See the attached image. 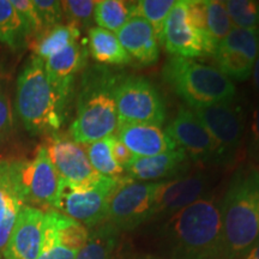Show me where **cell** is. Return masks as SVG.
<instances>
[{"label":"cell","instance_id":"21","mask_svg":"<svg viewBox=\"0 0 259 259\" xmlns=\"http://www.w3.org/2000/svg\"><path fill=\"white\" fill-rule=\"evenodd\" d=\"M44 236L71 250L79 251L88 241L89 231L70 216L52 209L45 211Z\"/></svg>","mask_w":259,"mask_h":259},{"label":"cell","instance_id":"11","mask_svg":"<svg viewBox=\"0 0 259 259\" xmlns=\"http://www.w3.org/2000/svg\"><path fill=\"white\" fill-rule=\"evenodd\" d=\"M259 51V28L242 29L234 27L220 42L212 58L218 69L236 82L250 78Z\"/></svg>","mask_w":259,"mask_h":259},{"label":"cell","instance_id":"3","mask_svg":"<svg viewBox=\"0 0 259 259\" xmlns=\"http://www.w3.org/2000/svg\"><path fill=\"white\" fill-rule=\"evenodd\" d=\"M119 74L103 65H94L82 74L77 97L76 118L70 127L71 139L87 145L114 135L119 127L115 85Z\"/></svg>","mask_w":259,"mask_h":259},{"label":"cell","instance_id":"1","mask_svg":"<svg viewBox=\"0 0 259 259\" xmlns=\"http://www.w3.org/2000/svg\"><path fill=\"white\" fill-rule=\"evenodd\" d=\"M158 239L167 259H222L218 199L202 197L173 213L161 226Z\"/></svg>","mask_w":259,"mask_h":259},{"label":"cell","instance_id":"5","mask_svg":"<svg viewBox=\"0 0 259 259\" xmlns=\"http://www.w3.org/2000/svg\"><path fill=\"white\" fill-rule=\"evenodd\" d=\"M162 77L190 108L226 102L235 97V85L218 67L193 59L170 57L162 69Z\"/></svg>","mask_w":259,"mask_h":259},{"label":"cell","instance_id":"36","mask_svg":"<svg viewBox=\"0 0 259 259\" xmlns=\"http://www.w3.org/2000/svg\"><path fill=\"white\" fill-rule=\"evenodd\" d=\"M78 252L79 251L65 247L52 239L44 236L42 248L37 259H76Z\"/></svg>","mask_w":259,"mask_h":259},{"label":"cell","instance_id":"2","mask_svg":"<svg viewBox=\"0 0 259 259\" xmlns=\"http://www.w3.org/2000/svg\"><path fill=\"white\" fill-rule=\"evenodd\" d=\"M222 259H240L259 244V170L251 164L234 171L220 203Z\"/></svg>","mask_w":259,"mask_h":259},{"label":"cell","instance_id":"13","mask_svg":"<svg viewBox=\"0 0 259 259\" xmlns=\"http://www.w3.org/2000/svg\"><path fill=\"white\" fill-rule=\"evenodd\" d=\"M44 145L54 168L69 185H88L101 177L90 163L84 145L57 134L52 135Z\"/></svg>","mask_w":259,"mask_h":259},{"label":"cell","instance_id":"17","mask_svg":"<svg viewBox=\"0 0 259 259\" xmlns=\"http://www.w3.org/2000/svg\"><path fill=\"white\" fill-rule=\"evenodd\" d=\"M189 156L181 149L150 157H135L125 168L131 180L142 183H158L186 176L189 171Z\"/></svg>","mask_w":259,"mask_h":259},{"label":"cell","instance_id":"45","mask_svg":"<svg viewBox=\"0 0 259 259\" xmlns=\"http://www.w3.org/2000/svg\"><path fill=\"white\" fill-rule=\"evenodd\" d=\"M258 4H259V2H258Z\"/></svg>","mask_w":259,"mask_h":259},{"label":"cell","instance_id":"20","mask_svg":"<svg viewBox=\"0 0 259 259\" xmlns=\"http://www.w3.org/2000/svg\"><path fill=\"white\" fill-rule=\"evenodd\" d=\"M88 54L85 45L79 40L70 44L44 60L48 78L58 88L73 90L74 74L85 67Z\"/></svg>","mask_w":259,"mask_h":259},{"label":"cell","instance_id":"41","mask_svg":"<svg viewBox=\"0 0 259 259\" xmlns=\"http://www.w3.org/2000/svg\"><path fill=\"white\" fill-rule=\"evenodd\" d=\"M240 259H259V244Z\"/></svg>","mask_w":259,"mask_h":259},{"label":"cell","instance_id":"15","mask_svg":"<svg viewBox=\"0 0 259 259\" xmlns=\"http://www.w3.org/2000/svg\"><path fill=\"white\" fill-rule=\"evenodd\" d=\"M45 211L24 205L4 250L5 259H37L44 242Z\"/></svg>","mask_w":259,"mask_h":259},{"label":"cell","instance_id":"44","mask_svg":"<svg viewBox=\"0 0 259 259\" xmlns=\"http://www.w3.org/2000/svg\"><path fill=\"white\" fill-rule=\"evenodd\" d=\"M0 80H2V71H0Z\"/></svg>","mask_w":259,"mask_h":259},{"label":"cell","instance_id":"40","mask_svg":"<svg viewBox=\"0 0 259 259\" xmlns=\"http://www.w3.org/2000/svg\"><path fill=\"white\" fill-rule=\"evenodd\" d=\"M252 73H253V85L257 94L259 95V51H258V56L257 59L254 61L253 65V70H252Z\"/></svg>","mask_w":259,"mask_h":259},{"label":"cell","instance_id":"37","mask_svg":"<svg viewBox=\"0 0 259 259\" xmlns=\"http://www.w3.org/2000/svg\"><path fill=\"white\" fill-rule=\"evenodd\" d=\"M247 154L253 162H259V102L254 106L247 137Z\"/></svg>","mask_w":259,"mask_h":259},{"label":"cell","instance_id":"31","mask_svg":"<svg viewBox=\"0 0 259 259\" xmlns=\"http://www.w3.org/2000/svg\"><path fill=\"white\" fill-rule=\"evenodd\" d=\"M15 198L23 200L18 183L16 161H0V218L5 212L10 202Z\"/></svg>","mask_w":259,"mask_h":259},{"label":"cell","instance_id":"6","mask_svg":"<svg viewBox=\"0 0 259 259\" xmlns=\"http://www.w3.org/2000/svg\"><path fill=\"white\" fill-rule=\"evenodd\" d=\"M115 105L120 125H150L161 127L167 116L166 103L156 87L142 76L119 74Z\"/></svg>","mask_w":259,"mask_h":259},{"label":"cell","instance_id":"30","mask_svg":"<svg viewBox=\"0 0 259 259\" xmlns=\"http://www.w3.org/2000/svg\"><path fill=\"white\" fill-rule=\"evenodd\" d=\"M225 6L234 27L242 29L259 28V4L251 0H228Z\"/></svg>","mask_w":259,"mask_h":259},{"label":"cell","instance_id":"27","mask_svg":"<svg viewBox=\"0 0 259 259\" xmlns=\"http://www.w3.org/2000/svg\"><path fill=\"white\" fill-rule=\"evenodd\" d=\"M28 41L27 28L11 0H0V42L17 50Z\"/></svg>","mask_w":259,"mask_h":259},{"label":"cell","instance_id":"18","mask_svg":"<svg viewBox=\"0 0 259 259\" xmlns=\"http://www.w3.org/2000/svg\"><path fill=\"white\" fill-rule=\"evenodd\" d=\"M121 46L141 66H150L160 58V42L151 24L141 17H132L116 32Z\"/></svg>","mask_w":259,"mask_h":259},{"label":"cell","instance_id":"39","mask_svg":"<svg viewBox=\"0 0 259 259\" xmlns=\"http://www.w3.org/2000/svg\"><path fill=\"white\" fill-rule=\"evenodd\" d=\"M112 154L116 163H118L119 166H121L124 169L135 160L136 157L135 155L132 154L118 138H116L115 135L112 141Z\"/></svg>","mask_w":259,"mask_h":259},{"label":"cell","instance_id":"7","mask_svg":"<svg viewBox=\"0 0 259 259\" xmlns=\"http://www.w3.org/2000/svg\"><path fill=\"white\" fill-rule=\"evenodd\" d=\"M126 177L101 176L88 185L73 186L63 180V186L54 210L76 220L87 228H95L106 222L112 194Z\"/></svg>","mask_w":259,"mask_h":259},{"label":"cell","instance_id":"22","mask_svg":"<svg viewBox=\"0 0 259 259\" xmlns=\"http://www.w3.org/2000/svg\"><path fill=\"white\" fill-rule=\"evenodd\" d=\"M88 35L89 53L99 64L126 66L134 63L114 32L99 27H92Z\"/></svg>","mask_w":259,"mask_h":259},{"label":"cell","instance_id":"35","mask_svg":"<svg viewBox=\"0 0 259 259\" xmlns=\"http://www.w3.org/2000/svg\"><path fill=\"white\" fill-rule=\"evenodd\" d=\"M24 206L23 200L21 198L12 199L6 208L5 212L0 218V253H4L8 241L14 231V227L21 209Z\"/></svg>","mask_w":259,"mask_h":259},{"label":"cell","instance_id":"19","mask_svg":"<svg viewBox=\"0 0 259 259\" xmlns=\"http://www.w3.org/2000/svg\"><path fill=\"white\" fill-rule=\"evenodd\" d=\"M115 136L136 157L156 156L178 149L167 132L157 126L120 125Z\"/></svg>","mask_w":259,"mask_h":259},{"label":"cell","instance_id":"33","mask_svg":"<svg viewBox=\"0 0 259 259\" xmlns=\"http://www.w3.org/2000/svg\"><path fill=\"white\" fill-rule=\"evenodd\" d=\"M32 4L36 9L38 18H40L42 31L56 27L58 24H61L64 19L61 2H56V0H32Z\"/></svg>","mask_w":259,"mask_h":259},{"label":"cell","instance_id":"42","mask_svg":"<svg viewBox=\"0 0 259 259\" xmlns=\"http://www.w3.org/2000/svg\"><path fill=\"white\" fill-rule=\"evenodd\" d=\"M130 259H167L161 255H154V254H136Z\"/></svg>","mask_w":259,"mask_h":259},{"label":"cell","instance_id":"25","mask_svg":"<svg viewBox=\"0 0 259 259\" xmlns=\"http://www.w3.org/2000/svg\"><path fill=\"white\" fill-rule=\"evenodd\" d=\"M205 27L209 56H212L220 42L225 40L234 28L227 12L225 2L205 0Z\"/></svg>","mask_w":259,"mask_h":259},{"label":"cell","instance_id":"10","mask_svg":"<svg viewBox=\"0 0 259 259\" xmlns=\"http://www.w3.org/2000/svg\"><path fill=\"white\" fill-rule=\"evenodd\" d=\"M19 187L25 205H46L56 208L63 186L45 145H40L31 161H16Z\"/></svg>","mask_w":259,"mask_h":259},{"label":"cell","instance_id":"43","mask_svg":"<svg viewBox=\"0 0 259 259\" xmlns=\"http://www.w3.org/2000/svg\"><path fill=\"white\" fill-rule=\"evenodd\" d=\"M112 259H130V257H127V254H124V253H121V252H114V254H113V257H112Z\"/></svg>","mask_w":259,"mask_h":259},{"label":"cell","instance_id":"32","mask_svg":"<svg viewBox=\"0 0 259 259\" xmlns=\"http://www.w3.org/2000/svg\"><path fill=\"white\" fill-rule=\"evenodd\" d=\"M97 2L93 0H66L61 2L67 24L80 29H90L94 23V12Z\"/></svg>","mask_w":259,"mask_h":259},{"label":"cell","instance_id":"29","mask_svg":"<svg viewBox=\"0 0 259 259\" xmlns=\"http://www.w3.org/2000/svg\"><path fill=\"white\" fill-rule=\"evenodd\" d=\"M177 2L174 0H141L135 2L134 17H141L151 24L160 40L162 28L168 14Z\"/></svg>","mask_w":259,"mask_h":259},{"label":"cell","instance_id":"14","mask_svg":"<svg viewBox=\"0 0 259 259\" xmlns=\"http://www.w3.org/2000/svg\"><path fill=\"white\" fill-rule=\"evenodd\" d=\"M158 42L171 57L192 59L205 56L202 36L190 22L187 0H179L170 10Z\"/></svg>","mask_w":259,"mask_h":259},{"label":"cell","instance_id":"28","mask_svg":"<svg viewBox=\"0 0 259 259\" xmlns=\"http://www.w3.org/2000/svg\"><path fill=\"white\" fill-rule=\"evenodd\" d=\"M114 135L87 144V154L94 169L105 177L120 178L125 169L116 163L112 154V141Z\"/></svg>","mask_w":259,"mask_h":259},{"label":"cell","instance_id":"26","mask_svg":"<svg viewBox=\"0 0 259 259\" xmlns=\"http://www.w3.org/2000/svg\"><path fill=\"white\" fill-rule=\"evenodd\" d=\"M135 2L124 0H101L97 2L94 22L97 27L118 32L128 19L134 17Z\"/></svg>","mask_w":259,"mask_h":259},{"label":"cell","instance_id":"9","mask_svg":"<svg viewBox=\"0 0 259 259\" xmlns=\"http://www.w3.org/2000/svg\"><path fill=\"white\" fill-rule=\"evenodd\" d=\"M219 148V163H233L242 145L246 113L235 97L226 102L192 108Z\"/></svg>","mask_w":259,"mask_h":259},{"label":"cell","instance_id":"34","mask_svg":"<svg viewBox=\"0 0 259 259\" xmlns=\"http://www.w3.org/2000/svg\"><path fill=\"white\" fill-rule=\"evenodd\" d=\"M11 4L14 5L16 11L21 16L22 21H23L25 28H27L29 41L37 36L42 31V25L36 9L32 4V0H11Z\"/></svg>","mask_w":259,"mask_h":259},{"label":"cell","instance_id":"23","mask_svg":"<svg viewBox=\"0 0 259 259\" xmlns=\"http://www.w3.org/2000/svg\"><path fill=\"white\" fill-rule=\"evenodd\" d=\"M80 30L71 24H58L56 27L42 31L29 41L30 50L35 57L46 60L57 52L79 40Z\"/></svg>","mask_w":259,"mask_h":259},{"label":"cell","instance_id":"24","mask_svg":"<svg viewBox=\"0 0 259 259\" xmlns=\"http://www.w3.org/2000/svg\"><path fill=\"white\" fill-rule=\"evenodd\" d=\"M120 232L111 223L103 222L89 232L87 244L80 248L76 259H112L118 248Z\"/></svg>","mask_w":259,"mask_h":259},{"label":"cell","instance_id":"38","mask_svg":"<svg viewBox=\"0 0 259 259\" xmlns=\"http://www.w3.org/2000/svg\"><path fill=\"white\" fill-rule=\"evenodd\" d=\"M14 128V115L6 94L0 89V142L10 135Z\"/></svg>","mask_w":259,"mask_h":259},{"label":"cell","instance_id":"16","mask_svg":"<svg viewBox=\"0 0 259 259\" xmlns=\"http://www.w3.org/2000/svg\"><path fill=\"white\" fill-rule=\"evenodd\" d=\"M209 177L205 173L186 174L173 180L161 181L154 219H168L202 198L209 189Z\"/></svg>","mask_w":259,"mask_h":259},{"label":"cell","instance_id":"4","mask_svg":"<svg viewBox=\"0 0 259 259\" xmlns=\"http://www.w3.org/2000/svg\"><path fill=\"white\" fill-rule=\"evenodd\" d=\"M69 100L48 78L45 61L32 56L19 74L16 93V109L24 127L34 135L57 132Z\"/></svg>","mask_w":259,"mask_h":259},{"label":"cell","instance_id":"8","mask_svg":"<svg viewBox=\"0 0 259 259\" xmlns=\"http://www.w3.org/2000/svg\"><path fill=\"white\" fill-rule=\"evenodd\" d=\"M160 184V181H134L126 177L112 194L106 222L111 223L121 233L134 231L154 219Z\"/></svg>","mask_w":259,"mask_h":259},{"label":"cell","instance_id":"12","mask_svg":"<svg viewBox=\"0 0 259 259\" xmlns=\"http://www.w3.org/2000/svg\"><path fill=\"white\" fill-rule=\"evenodd\" d=\"M166 132L189 158L202 163L220 164L218 144L192 108L180 106Z\"/></svg>","mask_w":259,"mask_h":259}]
</instances>
